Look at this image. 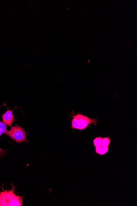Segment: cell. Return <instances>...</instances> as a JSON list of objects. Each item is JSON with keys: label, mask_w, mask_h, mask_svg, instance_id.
<instances>
[{"label": "cell", "mask_w": 137, "mask_h": 206, "mask_svg": "<svg viewBox=\"0 0 137 206\" xmlns=\"http://www.w3.org/2000/svg\"><path fill=\"white\" fill-rule=\"evenodd\" d=\"M103 137H97L95 138L93 141V144L95 147L101 146Z\"/></svg>", "instance_id": "cell-7"}, {"label": "cell", "mask_w": 137, "mask_h": 206, "mask_svg": "<svg viewBox=\"0 0 137 206\" xmlns=\"http://www.w3.org/2000/svg\"><path fill=\"white\" fill-rule=\"evenodd\" d=\"M15 186L11 190H3L0 191V206H22L24 197L14 193Z\"/></svg>", "instance_id": "cell-1"}, {"label": "cell", "mask_w": 137, "mask_h": 206, "mask_svg": "<svg viewBox=\"0 0 137 206\" xmlns=\"http://www.w3.org/2000/svg\"><path fill=\"white\" fill-rule=\"evenodd\" d=\"M5 134L18 144L22 142H28L26 139V132L19 125L17 124L13 126L10 130L7 131Z\"/></svg>", "instance_id": "cell-3"}, {"label": "cell", "mask_w": 137, "mask_h": 206, "mask_svg": "<svg viewBox=\"0 0 137 206\" xmlns=\"http://www.w3.org/2000/svg\"><path fill=\"white\" fill-rule=\"evenodd\" d=\"M111 143L110 138L109 137H106L105 138H103L102 143L101 144V146L102 147H108Z\"/></svg>", "instance_id": "cell-8"}, {"label": "cell", "mask_w": 137, "mask_h": 206, "mask_svg": "<svg viewBox=\"0 0 137 206\" xmlns=\"http://www.w3.org/2000/svg\"><path fill=\"white\" fill-rule=\"evenodd\" d=\"M6 152V151H4L2 150L1 148H0V156H2Z\"/></svg>", "instance_id": "cell-9"}, {"label": "cell", "mask_w": 137, "mask_h": 206, "mask_svg": "<svg viewBox=\"0 0 137 206\" xmlns=\"http://www.w3.org/2000/svg\"><path fill=\"white\" fill-rule=\"evenodd\" d=\"M109 150L108 147H102L101 146L95 147V151L97 154L101 155L107 154Z\"/></svg>", "instance_id": "cell-5"}, {"label": "cell", "mask_w": 137, "mask_h": 206, "mask_svg": "<svg viewBox=\"0 0 137 206\" xmlns=\"http://www.w3.org/2000/svg\"><path fill=\"white\" fill-rule=\"evenodd\" d=\"M7 131L6 126L4 123L0 121V137L3 134L5 133Z\"/></svg>", "instance_id": "cell-6"}, {"label": "cell", "mask_w": 137, "mask_h": 206, "mask_svg": "<svg viewBox=\"0 0 137 206\" xmlns=\"http://www.w3.org/2000/svg\"><path fill=\"white\" fill-rule=\"evenodd\" d=\"M93 123L97 124L96 119H92L87 116H84L80 113L73 115L71 127L73 130H84L89 125Z\"/></svg>", "instance_id": "cell-2"}, {"label": "cell", "mask_w": 137, "mask_h": 206, "mask_svg": "<svg viewBox=\"0 0 137 206\" xmlns=\"http://www.w3.org/2000/svg\"><path fill=\"white\" fill-rule=\"evenodd\" d=\"M8 110L4 113L2 115V118L3 122L6 126H10L12 127V123L14 122V116L13 115V111L14 110H9L7 107Z\"/></svg>", "instance_id": "cell-4"}]
</instances>
